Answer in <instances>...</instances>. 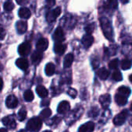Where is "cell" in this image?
Here are the masks:
<instances>
[{"label": "cell", "instance_id": "26", "mask_svg": "<svg viewBox=\"0 0 132 132\" xmlns=\"http://www.w3.org/2000/svg\"><path fill=\"white\" fill-rule=\"evenodd\" d=\"M14 9V4L11 0H8L4 4V10L6 12H10Z\"/></svg>", "mask_w": 132, "mask_h": 132}, {"label": "cell", "instance_id": "12", "mask_svg": "<svg viewBox=\"0 0 132 132\" xmlns=\"http://www.w3.org/2000/svg\"><path fill=\"white\" fill-rule=\"evenodd\" d=\"M99 101L104 108H108L111 104V96L109 94H104L100 97Z\"/></svg>", "mask_w": 132, "mask_h": 132}, {"label": "cell", "instance_id": "17", "mask_svg": "<svg viewBox=\"0 0 132 132\" xmlns=\"http://www.w3.org/2000/svg\"><path fill=\"white\" fill-rule=\"evenodd\" d=\"M114 98H115L116 103L118 105L123 106V105H125L127 104L128 97L125 96V95H123V94H118L115 95V97Z\"/></svg>", "mask_w": 132, "mask_h": 132}, {"label": "cell", "instance_id": "22", "mask_svg": "<svg viewBox=\"0 0 132 132\" xmlns=\"http://www.w3.org/2000/svg\"><path fill=\"white\" fill-rule=\"evenodd\" d=\"M55 72V66L52 63H49L46 65L45 73L47 76H52Z\"/></svg>", "mask_w": 132, "mask_h": 132}, {"label": "cell", "instance_id": "23", "mask_svg": "<svg viewBox=\"0 0 132 132\" xmlns=\"http://www.w3.org/2000/svg\"><path fill=\"white\" fill-rule=\"evenodd\" d=\"M36 93L39 95V97L42 98H44L48 95V91L43 86H38L36 87Z\"/></svg>", "mask_w": 132, "mask_h": 132}, {"label": "cell", "instance_id": "14", "mask_svg": "<svg viewBox=\"0 0 132 132\" xmlns=\"http://www.w3.org/2000/svg\"><path fill=\"white\" fill-rule=\"evenodd\" d=\"M94 37L91 35L87 34L82 39V43L85 48H89L94 43Z\"/></svg>", "mask_w": 132, "mask_h": 132}, {"label": "cell", "instance_id": "1", "mask_svg": "<svg viewBox=\"0 0 132 132\" xmlns=\"http://www.w3.org/2000/svg\"><path fill=\"white\" fill-rule=\"evenodd\" d=\"M100 22H101V28L103 29V32H104V36L109 40H113L114 33H113V29H112L110 21L106 18H101Z\"/></svg>", "mask_w": 132, "mask_h": 132}, {"label": "cell", "instance_id": "29", "mask_svg": "<svg viewBox=\"0 0 132 132\" xmlns=\"http://www.w3.org/2000/svg\"><path fill=\"white\" fill-rule=\"evenodd\" d=\"M112 78L115 81H121L122 80V74L119 70H115L112 74Z\"/></svg>", "mask_w": 132, "mask_h": 132}, {"label": "cell", "instance_id": "36", "mask_svg": "<svg viewBox=\"0 0 132 132\" xmlns=\"http://www.w3.org/2000/svg\"><path fill=\"white\" fill-rule=\"evenodd\" d=\"M46 4H47L48 6L51 7V6H53V5H55L56 0H46Z\"/></svg>", "mask_w": 132, "mask_h": 132}, {"label": "cell", "instance_id": "21", "mask_svg": "<svg viewBox=\"0 0 132 132\" xmlns=\"http://www.w3.org/2000/svg\"><path fill=\"white\" fill-rule=\"evenodd\" d=\"M73 55L72 53H69L67 54L65 58H64V60H63V67L65 68H67V67H70L71 66V64L73 63Z\"/></svg>", "mask_w": 132, "mask_h": 132}, {"label": "cell", "instance_id": "33", "mask_svg": "<svg viewBox=\"0 0 132 132\" xmlns=\"http://www.w3.org/2000/svg\"><path fill=\"white\" fill-rule=\"evenodd\" d=\"M108 2L109 4V5L112 8V9H117L118 5V0H108Z\"/></svg>", "mask_w": 132, "mask_h": 132}, {"label": "cell", "instance_id": "24", "mask_svg": "<svg viewBox=\"0 0 132 132\" xmlns=\"http://www.w3.org/2000/svg\"><path fill=\"white\" fill-rule=\"evenodd\" d=\"M131 89L128 87H120L118 88V94H123V95H125V96H128L131 94Z\"/></svg>", "mask_w": 132, "mask_h": 132}, {"label": "cell", "instance_id": "13", "mask_svg": "<svg viewBox=\"0 0 132 132\" xmlns=\"http://www.w3.org/2000/svg\"><path fill=\"white\" fill-rule=\"evenodd\" d=\"M15 64L19 69H21L22 70H26L29 67L28 60L26 58H19L15 61Z\"/></svg>", "mask_w": 132, "mask_h": 132}, {"label": "cell", "instance_id": "7", "mask_svg": "<svg viewBox=\"0 0 132 132\" xmlns=\"http://www.w3.org/2000/svg\"><path fill=\"white\" fill-rule=\"evenodd\" d=\"M70 104L67 101H62L61 103H60V104L58 105L57 111L59 114H65L70 111Z\"/></svg>", "mask_w": 132, "mask_h": 132}, {"label": "cell", "instance_id": "43", "mask_svg": "<svg viewBox=\"0 0 132 132\" xmlns=\"http://www.w3.org/2000/svg\"><path fill=\"white\" fill-rule=\"evenodd\" d=\"M65 132H67V131H65Z\"/></svg>", "mask_w": 132, "mask_h": 132}, {"label": "cell", "instance_id": "42", "mask_svg": "<svg viewBox=\"0 0 132 132\" xmlns=\"http://www.w3.org/2000/svg\"><path fill=\"white\" fill-rule=\"evenodd\" d=\"M44 132H51V131H44Z\"/></svg>", "mask_w": 132, "mask_h": 132}, {"label": "cell", "instance_id": "32", "mask_svg": "<svg viewBox=\"0 0 132 132\" xmlns=\"http://www.w3.org/2000/svg\"><path fill=\"white\" fill-rule=\"evenodd\" d=\"M94 29H95V24H94V23H91V24L87 25V26L85 27V31H86L87 34L90 35V34L92 33V32L94 30Z\"/></svg>", "mask_w": 132, "mask_h": 132}, {"label": "cell", "instance_id": "28", "mask_svg": "<svg viewBox=\"0 0 132 132\" xmlns=\"http://www.w3.org/2000/svg\"><path fill=\"white\" fill-rule=\"evenodd\" d=\"M51 115V110L49 108H46L44 109L41 113H40V118L42 119H46L48 118H50V116Z\"/></svg>", "mask_w": 132, "mask_h": 132}, {"label": "cell", "instance_id": "18", "mask_svg": "<svg viewBox=\"0 0 132 132\" xmlns=\"http://www.w3.org/2000/svg\"><path fill=\"white\" fill-rule=\"evenodd\" d=\"M42 58H43L42 53H41L40 51H39V50L35 51V52L32 53V56H31L32 62L33 63H35V64H38V63H39V62L41 61Z\"/></svg>", "mask_w": 132, "mask_h": 132}, {"label": "cell", "instance_id": "10", "mask_svg": "<svg viewBox=\"0 0 132 132\" xmlns=\"http://www.w3.org/2000/svg\"><path fill=\"white\" fill-rule=\"evenodd\" d=\"M2 123L5 126H7L9 128H15L16 126V123L12 116H9L6 118H4L2 119Z\"/></svg>", "mask_w": 132, "mask_h": 132}, {"label": "cell", "instance_id": "9", "mask_svg": "<svg viewBox=\"0 0 132 132\" xmlns=\"http://www.w3.org/2000/svg\"><path fill=\"white\" fill-rule=\"evenodd\" d=\"M48 40L45 38H41L40 39L38 40L37 43H36V49L37 50L40 51V52H43L45 51L47 47H48Z\"/></svg>", "mask_w": 132, "mask_h": 132}, {"label": "cell", "instance_id": "25", "mask_svg": "<svg viewBox=\"0 0 132 132\" xmlns=\"http://www.w3.org/2000/svg\"><path fill=\"white\" fill-rule=\"evenodd\" d=\"M24 99L28 101V102H30L32 101L33 99H34V95H33V93L30 90H26L25 93H24Z\"/></svg>", "mask_w": 132, "mask_h": 132}, {"label": "cell", "instance_id": "5", "mask_svg": "<svg viewBox=\"0 0 132 132\" xmlns=\"http://www.w3.org/2000/svg\"><path fill=\"white\" fill-rule=\"evenodd\" d=\"M31 50V45L29 43H23L21 45H19L18 48V52L21 56H26L29 55Z\"/></svg>", "mask_w": 132, "mask_h": 132}, {"label": "cell", "instance_id": "35", "mask_svg": "<svg viewBox=\"0 0 132 132\" xmlns=\"http://www.w3.org/2000/svg\"><path fill=\"white\" fill-rule=\"evenodd\" d=\"M77 90L73 89V88H70L69 90H68V94L72 97V98H75L77 97Z\"/></svg>", "mask_w": 132, "mask_h": 132}, {"label": "cell", "instance_id": "41", "mask_svg": "<svg viewBox=\"0 0 132 132\" xmlns=\"http://www.w3.org/2000/svg\"><path fill=\"white\" fill-rule=\"evenodd\" d=\"M131 110L132 111V104H131Z\"/></svg>", "mask_w": 132, "mask_h": 132}, {"label": "cell", "instance_id": "4", "mask_svg": "<svg viewBox=\"0 0 132 132\" xmlns=\"http://www.w3.org/2000/svg\"><path fill=\"white\" fill-rule=\"evenodd\" d=\"M61 13V9L60 7H57L52 11L49 12L46 15V20L49 22H52L56 19V18L60 15Z\"/></svg>", "mask_w": 132, "mask_h": 132}, {"label": "cell", "instance_id": "6", "mask_svg": "<svg viewBox=\"0 0 132 132\" xmlns=\"http://www.w3.org/2000/svg\"><path fill=\"white\" fill-rule=\"evenodd\" d=\"M53 39L57 42V43H62L64 41L65 39V36H64V32L63 30V29L61 27H58L56 29L54 33H53Z\"/></svg>", "mask_w": 132, "mask_h": 132}, {"label": "cell", "instance_id": "15", "mask_svg": "<svg viewBox=\"0 0 132 132\" xmlns=\"http://www.w3.org/2000/svg\"><path fill=\"white\" fill-rule=\"evenodd\" d=\"M15 27H16L17 32L19 34H22V33H25L27 30V23L26 22H24V21H19L16 22Z\"/></svg>", "mask_w": 132, "mask_h": 132}, {"label": "cell", "instance_id": "34", "mask_svg": "<svg viewBox=\"0 0 132 132\" xmlns=\"http://www.w3.org/2000/svg\"><path fill=\"white\" fill-rule=\"evenodd\" d=\"M99 113V111L97 108H93L89 112V116L90 117H96Z\"/></svg>", "mask_w": 132, "mask_h": 132}, {"label": "cell", "instance_id": "16", "mask_svg": "<svg viewBox=\"0 0 132 132\" xmlns=\"http://www.w3.org/2000/svg\"><path fill=\"white\" fill-rule=\"evenodd\" d=\"M66 49H67V46L65 44H63L62 43H56L54 45V52L56 54H59V55L63 54Z\"/></svg>", "mask_w": 132, "mask_h": 132}, {"label": "cell", "instance_id": "30", "mask_svg": "<svg viewBox=\"0 0 132 132\" xmlns=\"http://www.w3.org/2000/svg\"><path fill=\"white\" fill-rule=\"evenodd\" d=\"M118 63H119V60H118V59H114V60H111V61L109 63L108 66H109L110 69H113V70H114V69H117V68H118Z\"/></svg>", "mask_w": 132, "mask_h": 132}, {"label": "cell", "instance_id": "11", "mask_svg": "<svg viewBox=\"0 0 132 132\" xmlns=\"http://www.w3.org/2000/svg\"><path fill=\"white\" fill-rule=\"evenodd\" d=\"M94 123H93L92 121H89L80 126V128H79V132H93L94 130Z\"/></svg>", "mask_w": 132, "mask_h": 132}, {"label": "cell", "instance_id": "2", "mask_svg": "<svg viewBox=\"0 0 132 132\" xmlns=\"http://www.w3.org/2000/svg\"><path fill=\"white\" fill-rule=\"evenodd\" d=\"M42 127V121L39 118H31L26 125V128L31 132H37L40 130Z\"/></svg>", "mask_w": 132, "mask_h": 132}, {"label": "cell", "instance_id": "40", "mask_svg": "<svg viewBox=\"0 0 132 132\" xmlns=\"http://www.w3.org/2000/svg\"><path fill=\"white\" fill-rule=\"evenodd\" d=\"M129 80H130V81L132 83V74L130 76V77H129Z\"/></svg>", "mask_w": 132, "mask_h": 132}, {"label": "cell", "instance_id": "38", "mask_svg": "<svg viewBox=\"0 0 132 132\" xmlns=\"http://www.w3.org/2000/svg\"><path fill=\"white\" fill-rule=\"evenodd\" d=\"M16 2H17L18 4L22 5V4H24V3H26V2H27V0H16Z\"/></svg>", "mask_w": 132, "mask_h": 132}, {"label": "cell", "instance_id": "20", "mask_svg": "<svg viewBox=\"0 0 132 132\" xmlns=\"http://www.w3.org/2000/svg\"><path fill=\"white\" fill-rule=\"evenodd\" d=\"M97 74V76L99 77L100 79H101V80H107L108 77H109L110 73H109V71L107 69L103 67V68H101V69L98 70Z\"/></svg>", "mask_w": 132, "mask_h": 132}, {"label": "cell", "instance_id": "37", "mask_svg": "<svg viewBox=\"0 0 132 132\" xmlns=\"http://www.w3.org/2000/svg\"><path fill=\"white\" fill-rule=\"evenodd\" d=\"M5 34V30H4L2 28V29H1V36H2V37H1V39H4Z\"/></svg>", "mask_w": 132, "mask_h": 132}, {"label": "cell", "instance_id": "19", "mask_svg": "<svg viewBox=\"0 0 132 132\" xmlns=\"http://www.w3.org/2000/svg\"><path fill=\"white\" fill-rule=\"evenodd\" d=\"M19 15L22 19H29L31 16V12L27 8H21L19 10Z\"/></svg>", "mask_w": 132, "mask_h": 132}, {"label": "cell", "instance_id": "39", "mask_svg": "<svg viewBox=\"0 0 132 132\" xmlns=\"http://www.w3.org/2000/svg\"><path fill=\"white\" fill-rule=\"evenodd\" d=\"M0 131H1V132H7V131H6V130H5V128H2Z\"/></svg>", "mask_w": 132, "mask_h": 132}, {"label": "cell", "instance_id": "8", "mask_svg": "<svg viewBox=\"0 0 132 132\" xmlns=\"http://www.w3.org/2000/svg\"><path fill=\"white\" fill-rule=\"evenodd\" d=\"M5 104L9 108H15L18 105V100L14 95H9L6 98Z\"/></svg>", "mask_w": 132, "mask_h": 132}, {"label": "cell", "instance_id": "27", "mask_svg": "<svg viewBox=\"0 0 132 132\" xmlns=\"http://www.w3.org/2000/svg\"><path fill=\"white\" fill-rule=\"evenodd\" d=\"M121 68L124 70H128L131 67L132 63L131 61L128 60H125L121 62Z\"/></svg>", "mask_w": 132, "mask_h": 132}, {"label": "cell", "instance_id": "3", "mask_svg": "<svg viewBox=\"0 0 132 132\" xmlns=\"http://www.w3.org/2000/svg\"><path fill=\"white\" fill-rule=\"evenodd\" d=\"M128 115V111L127 110H125L123 111H121L120 114H118V115L115 116V118H114V124L116 126H121V125H123Z\"/></svg>", "mask_w": 132, "mask_h": 132}, {"label": "cell", "instance_id": "31", "mask_svg": "<svg viewBox=\"0 0 132 132\" xmlns=\"http://www.w3.org/2000/svg\"><path fill=\"white\" fill-rule=\"evenodd\" d=\"M18 117L20 121H22L26 118V111L25 109H21L18 113Z\"/></svg>", "mask_w": 132, "mask_h": 132}]
</instances>
